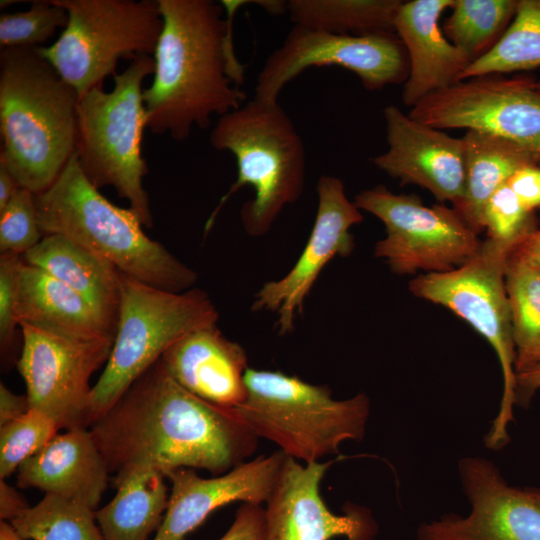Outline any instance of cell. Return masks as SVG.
I'll use <instances>...</instances> for the list:
<instances>
[{"label":"cell","mask_w":540,"mask_h":540,"mask_svg":"<svg viewBox=\"0 0 540 540\" xmlns=\"http://www.w3.org/2000/svg\"><path fill=\"white\" fill-rule=\"evenodd\" d=\"M388 149L372 163L402 185H418L441 203L457 207L465 192V144L395 105L383 110Z\"/></svg>","instance_id":"18"},{"label":"cell","mask_w":540,"mask_h":540,"mask_svg":"<svg viewBox=\"0 0 540 540\" xmlns=\"http://www.w3.org/2000/svg\"><path fill=\"white\" fill-rule=\"evenodd\" d=\"M10 523L25 540H105L95 509L54 494H45Z\"/></svg>","instance_id":"31"},{"label":"cell","mask_w":540,"mask_h":540,"mask_svg":"<svg viewBox=\"0 0 540 540\" xmlns=\"http://www.w3.org/2000/svg\"><path fill=\"white\" fill-rule=\"evenodd\" d=\"M514 247L487 237L476 254L458 268L420 274L409 282L418 298L444 306L472 326L496 353L502 371L503 391L499 409L484 442L499 450L509 441L514 420L515 347L505 285L507 260Z\"/></svg>","instance_id":"9"},{"label":"cell","mask_w":540,"mask_h":540,"mask_svg":"<svg viewBox=\"0 0 540 540\" xmlns=\"http://www.w3.org/2000/svg\"><path fill=\"white\" fill-rule=\"evenodd\" d=\"M209 142L214 149L234 156L237 178L210 214L204 235L225 203L245 186L254 190V197L241 209L244 230L253 237L266 234L304 187L305 149L290 117L278 102L253 98L219 117Z\"/></svg>","instance_id":"5"},{"label":"cell","mask_w":540,"mask_h":540,"mask_svg":"<svg viewBox=\"0 0 540 540\" xmlns=\"http://www.w3.org/2000/svg\"><path fill=\"white\" fill-rule=\"evenodd\" d=\"M90 433L115 474L114 484L146 470L165 477L180 468L221 475L244 463L258 441L234 408L193 395L160 359L91 425Z\"/></svg>","instance_id":"1"},{"label":"cell","mask_w":540,"mask_h":540,"mask_svg":"<svg viewBox=\"0 0 540 540\" xmlns=\"http://www.w3.org/2000/svg\"><path fill=\"white\" fill-rule=\"evenodd\" d=\"M286 455L281 451L244 462L212 478L193 469L167 474L172 484L163 521L152 540H184L216 509L241 501L261 505L269 499Z\"/></svg>","instance_id":"19"},{"label":"cell","mask_w":540,"mask_h":540,"mask_svg":"<svg viewBox=\"0 0 540 540\" xmlns=\"http://www.w3.org/2000/svg\"><path fill=\"white\" fill-rule=\"evenodd\" d=\"M57 422L47 413L30 408L20 417L0 427V479L41 450L58 431Z\"/></svg>","instance_id":"32"},{"label":"cell","mask_w":540,"mask_h":540,"mask_svg":"<svg viewBox=\"0 0 540 540\" xmlns=\"http://www.w3.org/2000/svg\"><path fill=\"white\" fill-rule=\"evenodd\" d=\"M455 0L403 1L394 20L409 61L402 102L413 107L426 96L460 81L472 60L444 35L441 15Z\"/></svg>","instance_id":"20"},{"label":"cell","mask_w":540,"mask_h":540,"mask_svg":"<svg viewBox=\"0 0 540 540\" xmlns=\"http://www.w3.org/2000/svg\"><path fill=\"white\" fill-rule=\"evenodd\" d=\"M318 206L308 241L291 270L281 279L265 283L255 295L253 311L277 314L280 334L293 330L295 315L301 314L309 294L323 268L336 256H348L354 248L352 226L363 216L349 201L343 182L323 175L316 186Z\"/></svg>","instance_id":"16"},{"label":"cell","mask_w":540,"mask_h":540,"mask_svg":"<svg viewBox=\"0 0 540 540\" xmlns=\"http://www.w3.org/2000/svg\"><path fill=\"white\" fill-rule=\"evenodd\" d=\"M511 255L540 269V228L519 244Z\"/></svg>","instance_id":"42"},{"label":"cell","mask_w":540,"mask_h":540,"mask_svg":"<svg viewBox=\"0 0 540 540\" xmlns=\"http://www.w3.org/2000/svg\"><path fill=\"white\" fill-rule=\"evenodd\" d=\"M528 77L459 81L414 105L409 116L430 127L491 134L527 151L540 166V92Z\"/></svg>","instance_id":"12"},{"label":"cell","mask_w":540,"mask_h":540,"mask_svg":"<svg viewBox=\"0 0 540 540\" xmlns=\"http://www.w3.org/2000/svg\"><path fill=\"white\" fill-rule=\"evenodd\" d=\"M29 409L26 395H17L0 384V427L20 417Z\"/></svg>","instance_id":"41"},{"label":"cell","mask_w":540,"mask_h":540,"mask_svg":"<svg viewBox=\"0 0 540 540\" xmlns=\"http://www.w3.org/2000/svg\"><path fill=\"white\" fill-rule=\"evenodd\" d=\"M164 478L158 471L146 470L115 484V496L96 511L105 540H148L157 532L169 500Z\"/></svg>","instance_id":"26"},{"label":"cell","mask_w":540,"mask_h":540,"mask_svg":"<svg viewBox=\"0 0 540 540\" xmlns=\"http://www.w3.org/2000/svg\"><path fill=\"white\" fill-rule=\"evenodd\" d=\"M465 144V192L454 209L478 233L486 201L521 167L538 165L523 148L503 138L467 131Z\"/></svg>","instance_id":"25"},{"label":"cell","mask_w":540,"mask_h":540,"mask_svg":"<svg viewBox=\"0 0 540 540\" xmlns=\"http://www.w3.org/2000/svg\"><path fill=\"white\" fill-rule=\"evenodd\" d=\"M19 325L89 339L115 333L75 291L45 271L23 262L18 286Z\"/></svg>","instance_id":"24"},{"label":"cell","mask_w":540,"mask_h":540,"mask_svg":"<svg viewBox=\"0 0 540 540\" xmlns=\"http://www.w3.org/2000/svg\"><path fill=\"white\" fill-rule=\"evenodd\" d=\"M38 48L0 52V159L35 195L56 181L75 152L80 99Z\"/></svg>","instance_id":"3"},{"label":"cell","mask_w":540,"mask_h":540,"mask_svg":"<svg viewBox=\"0 0 540 540\" xmlns=\"http://www.w3.org/2000/svg\"><path fill=\"white\" fill-rule=\"evenodd\" d=\"M18 371L30 408L50 415L60 429L87 428L91 376L107 363L112 339L64 335L26 323L20 325Z\"/></svg>","instance_id":"14"},{"label":"cell","mask_w":540,"mask_h":540,"mask_svg":"<svg viewBox=\"0 0 540 540\" xmlns=\"http://www.w3.org/2000/svg\"><path fill=\"white\" fill-rule=\"evenodd\" d=\"M354 204L384 224L386 236L376 243L374 255L398 275L453 270L482 242L453 207L426 206L417 195L395 194L384 185L362 190Z\"/></svg>","instance_id":"11"},{"label":"cell","mask_w":540,"mask_h":540,"mask_svg":"<svg viewBox=\"0 0 540 540\" xmlns=\"http://www.w3.org/2000/svg\"><path fill=\"white\" fill-rule=\"evenodd\" d=\"M23 260L78 293L116 333L120 279L119 270L110 261L57 234L44 235Z\"/></svg>","instance_id":"23"},{"label":"cell","mask_w":540,"mask_h":540,"mask_svg":"<svg viewBox=\"0 0 540 540\" xmlns=\"http://www.w3.org/2000/svg\"><path fill=\"white\" fill-rule=\"evenodd\" d=\"M154 66L150 55L138 56L113 76L111 91L95 87L81 97L75 141L79 166L88 180L97 189L113 187L147 228L153 226V218L143 186L148 168L142 155L146 128L142 85Z\"/></svg>","instance_id":"7"},{"label":"cell","mask_w":540,"mask_h":540,"mask_svg":"<svg viewBox=\"0 0 540 540\" xmlns=\"http://www.w3.org/2000/svg\"><path fill=\"white\" fill-rule=\"evenodd\" d=\"M68 13L58 39L38 51L83 97L114 76L121 58L154 54L162 27L158 0H54Z\"/></svg>","instance_id":"10"},{"label":"cell","mask_w":540,"mask_h":540,"mask_svg":"<svg viewBox=\"0 0 540 540\" xmlns=\"http://www.w3.org/2000/svg\"><path fill=\"white\" fill-rule=\"evenodd\" d=\"M119 279L116 333L109 359L92 387L90 426L177 340L195 329L216 324L219 317L212 300L198 288L171 292L121 271Z\"/></svg>","instance_id":"8"},{"label":"cell","mask_w":540,"mask_h":540,"mask_svg":"<svg viewBox=\"0 0 540 540\" xmlns=\"http://www.w3.org/2000/svg\"><path fill=\"white\" fill-rule=\"evenodd\" d=\"M401 0H290L294 25L333 34L395 33L394 20Z\"/></svg>","instance_id":"27"},{"label":"cell","mask_w":540,"mask_h":540,"mask_svg":"<svg viewBox=\"0 0 540 540\" xmlns=\"http://www.w3.org/2000/svg\"><path fill=\"white\" fill-rule=\"evenodd\" d=\"M337 66L355 73L369 91L405 83L409 61L395 33L333 34L294 25L261 69L254 98L278 102L283 87L310 67Z\"/></svg>","instance_id":"13"},{"label":"cell","mask_w":540,"mask_h":540,"mask_svg":"<svg viewBox=\"0 0 540 540\" xmlns=\"http://www.w3.org/2000/svg\"><path fill=\"white\" fill-rule=\"evenodd\" d=\"M332 463L285 457L264 509L263 540H373L377 525L369 510L349 504L336 514L322 499L320 484Z\"/></svg>","instance_id":"17"},{"label":"cell","mask_w":540,"mask_h":540,"mask_svg":"<svg viewBox=\"0 0 540 540\" xmlns=\"http://www.w3.org/2000/svg\"><path fill=\"white\" fill-rule=\"evenodd\" d=\"M246 397L236 415L257 435L302 463L339 452L366 433L370 400L364 393L336 400L326 386L279 371L248 368Z\"/></svg>","instance_id":"6"},{"label":"cell","mask_w":540,"mask_h":540,"mask_svg":"<svg viewBox=\"0 0 540 540\" xmlns=\"http://www.w3.org/2000/svg\"><path fill=\"white\" fill-rule=\"evenodd\" d=\"M507 185L530 211L540 209V166L527 165L519 168Z\"/></svg>","instance_id":"38"},{"label":"cell","mask_w":540,"mask_h":540,"mask_svg":"<svg viewBox=\"0 0 540 540\" xmlns=\"http://www.w3.org/2000/svg\"><path fill=\"white\" fill-rule=\"evenodd\" d=\"M264 533L265 510L260 505L243 503L219 540H263Z\"/></svg>","instance_id":"37"},{"label":"cell","mask_w":540,"mask_h":540,"mask_svg":"<svg viewBox=\"0 0 540 540\" xmlns=\"http://www.w3.org/2000/svg\"><path fill=\"white\" fill-rule=\"evenodd\" d=\"M160 361L180 386L209 403L235 408L246 397V352L227 339L216 324L187 333Z\"/></svg>","instance_id":"21"},{"label":"cell","mask_w":540,"mask_h":540,"mask_svg":"<svg viewBox=\"0 0 540 540\" xmlns=\"http://www.w3.org/2000/svg\"><path fill=\"white\" fill-rule=\"evenodd\" d=\"M109 469L90 430L58 433L17 470L21 488H36L96 509L109 481Z\"/></svg>","instance_id":"22"},{"label":"cell","mask_w":540,"mask_h":540,"mask_svg":"<svg viewBox=\"0 0 540 540\" xmlns=\"http://www.w3.org/2000/svg\"><path fill=\"white\" fill-rule=\"evenodd\" d=\"M540 67V0H518L503 36L462 73L460 81Z\"/></svg>","instance_id":"29"},{"label":"cell","mask_w":540,"mask_h":540,"mask_svg":"<svg viewBox=\"0 0 540 540\" xmlns=\"http://www.w3.org/2000/svg\"><path fill=\"white\" fill-rule=\"evenodd\" d=\"M532 86L540 92V81H533Z\"/></svg>","instance_id":"45"},{"label":"cell","mask_w":540,"mask_h":540,"mask_svg":"<svg viewBox=\"0 0 540 540\" xmlns=\"http://www.w3.org/2000/svg\"><path fill=\"white\" fill-rule=\"evenodd\" d=\"M0 540H25L22 538L10 522L0 521Z\"/></svg>","instance_id":"44"},{"label":"cell","mask_w":540,"mask_h":540,"mask_svg":"<svg viewBox=\"0 0 540 540\" xmlns=\"http://www.w3.org/2000/svg\"><path fill=\"white\" fill-rule=\"evenodd\" d=\"M488 238L514 249L538 229L535 212L527 209L506 184L486 201L481 213Z\"/></svg>","instance_id":"34"},{"label":"cell","mask_w":540,"mask_h":540,"mask_svg":"<svg viewBox=\"0 0 540 540\" xmlns=\"http://www.w3.org/2000/svg\"><path fill=\"white\" fill-rule=\"evenodd\" d=\"M540 390V364L516 374L515 405L529 407L533 397Z\"/></svg>","instance_id":"40"},{"label":"cell","mask_w":540,"mask_h":540,"mask_svg":"<svg viewBox=\"0 0 540 540\" xmlns=\"http://www.w3.org/2000/svg\"><path fill=\"white\" fill-rule=\"evenodd\" d=\"M505 285L518 374L540 364V269L510 253Z\"/></svg>","instance_id":"28"},{"label":"cell","mask_w":540,"mask_h":540,"mask_svg":"<svg viewBox=\"0 0 540 540\" xmlns=\"http://www.w3.org/2000/svg\"><path fill=\"white\" fill-rule=\"evenodd\" d=\"M43 237L35 194L20 187L0 211V252L23 256Z\"/></svg>","instance_id":"35"},{"label":"cell","mask_w":540,"mask_h":540,"mask_svg":"<svg viewBox=\"0 0 540 540\" xmlns=\"http://www.w3.org/2000/svg\"><path fill=\"white\" fill-rule=\"evenodd\" d=\"M23 256L0 254V346L6 352L15 339L18 319V286Z\"/></svg>","instance_id":"36"},{"label":"cell","mask_w":540,"mask_h":540,"mask_svg":"<svg viewBox=\"0 0 540 540\" xmlns=\"http://www.w3.org/2000/svg\"><path fill=\"white\" fill-rule=\"evenodd\" d=\"M20 188L6 163L0 159V211Z\"/></svg>","instance_id":"43"},{"label":"cell","mask_w":540,"mask_h":540,"mask_svg":"<svg viewBox=\"0 0 540 540\" xmlns=\"http://www.w3.org/2000/svg\"><path fill=\"white\" fill-rule=\"evenodd\" d=\"M25 498L5 479H0V519L11 522L29 508Z\"/></svg>","instance_id":"39"},{"label":"cell","mask_w":540,"mask_h":540,"mask_svg":"<svg viewBox=\"0 0 540 540\" xmlns=\"http://www.w3.org/2000/svg\"><path fill=\"white\" fill-rule=\"evenodd\" d=\"M517 4L518 0H455L442 31L473 62L500 40L515 15Z\"/></svg>","instance_id":"30"},{"label":"cell","mask_w":540,"mask_h":540,"mask_svg":"<svg viewBox=\"0 0 540 540\" xmlns=\"http://www.w3.org/2000/svg\"><path fill=\"white\" fill-rule=\"evenodd\" d=\"M162 31L153 54L151 85L144 89L146 128L186 140L193 127L239 108L244 66L234 52L232 18L239 0H158Z\"/></svg>","instance_id":"2"},{"label":"cell","mask_w":540,"mask_h":540,"mask_svg":"<svg viewBox=\"0 0 540 540\" xmlns=\"http://www.w3.org/2000/svg\"><path fill=\"white\" fill-rule=\"evenodd\" d=\"M35 204L44 235L64 236L136 280L171 292L187 291L197 281L194 270L145 234L132 210L100 193L75 152L56 181L35 195Z\"/></svg>","instance_id":"4"},{"label":"cell","mask_w":540,"mask_h":540,"mask_svg":"<svg viewBox=\"0 0 540 540\" xmlns=\"http://www.w3.org/2000/svg\"><path fill=\"white\" fill-rule=\"evenodd\" d=\"M458 471L469 514L423 523L418 540H540V486L511 485L478 456L462 458Z\"/></svg>","instance_id":"15"},{"label":"cell","mask_w":540,"mask_h":540,"mask_svg":"<svg viewBox=\"0 0 540 540\" xmlns=\"http://www.w3.org/2000/svg\"><path fill=\"white\" fill-rule=\"evenodd\" d=\"M67 23V11L54 0L33 1L28 10L0 15V48L43 47Z\"/></svg>","instance_id":"33"}]
</instances>
